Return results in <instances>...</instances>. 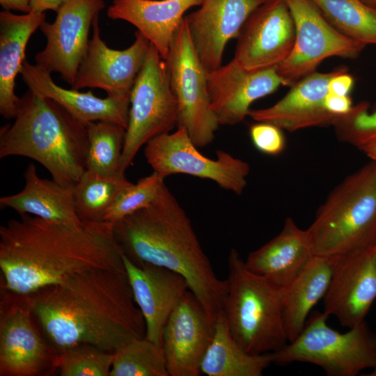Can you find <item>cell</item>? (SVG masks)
<instances>
[{"label":"cell","instance_id":"cell-1","mask_svg":"<svg viewBox=\"0 0 376 376\" xmlns=\"http://www.w3.org/2000/svg\"><path fill=\"white\" fill-rule=\"evenodd\" d=\"M24 297L57 352L89 344L114 353L146 336L125 267L85 271Z\"/></svg>","mask_w":376,"mask_h":376},{"label":"cell","instance_id":"cell-2","mask_svg":"<svg viewBox=\"0 0 376 376\" xmlns=\"http://www.w3.org/2000/svg\"><path fill=\"white\" fill-rule=\"evenodd\" d=\"M125 267L113 224L21 215L0 227L1 290L27 296L93 269Z\"/></svg>","mask_w":376,"mask_h":376},{"label":"cell","instance_id":"cell-3","mask_svg":"<svg viewBox=\"0 0 376 376\" xmlns=\"http://www.w3.org/2000/svg\"><path fill=\"white\" fill-rule=\"evenodd\" d=\"M113 233L132 262L180 274L211 316L223 310L227 279L216 275L189 217L165 183L149 206L113 223Z\"/></svg>","mask_w":376,"mask_h":376},{"label":"cell","instance_id":"cell-4","mask_svg":"<svg viewBox=\"0 0 376 376\" xmlns=\"http://www.w3.org/2000/svg\"><path fill=\"white\" fill-rule=\"evenodd\" d=\"M14 119L0 129V158H31L56 182L74 187L86 171L88 123L30 90L20 97Z\"/></svg>","mask_w":376,"mask_h":376},{"label":"cell","instance_id":"cell-5","mask_svg":"<svg viewBox=\"0 0 376 376\" xmlns=\"http://www.w3.org/2000/svg\"><path fill=\"white\" fill-rule=\"evenodd\" d=\"M306 230L316 256H343L376 244V164L370 161L337 185Z\"/></svg>","mask_w":376,"mask_h":376},{"label":"cell","instance_id":"cell-6","mask_svg":"<svg viewBox=\"0 0 376 376\" xmlns=\"http://www.w3.org/2000/svg\"><path fill=\"white\" fill-rule=\"evenodd\" d=\"M228 267L223 311L232 336L251 354L282 349L288 341L283 318V288L250 271L235 249L230 251Z\"/></svg>","mask_w":376,"mask_h":376},{"label":"cell","instance_id":"cell-7","mask_svg":"<svg viewBox=\"0 0 376 376\" xmlns=\"http://www.w3.org/2000/svg\"><path fill=\"white\" fill-rule=\"evenodd\" d=\"M329 316L311 313L299 335L272 352L273 363H313L329 376H356L376 366V333L365 321L340 333L327 324Z\"/></svg>","mask_w":376,"mask_h":376},{"label":"cell","instance_id":"cell-8","mask_svg":"<svg viewBox=\"0 0 376 376\" xmlns=\"http://www.w3.org/2000/svg\"><path fill=\"white\" fill-rule=\"evenodd\" d=\"M177 125V104L165 61L151 44L130 92L120 172L125 173L143 145Z\"/></svg>","mask_w":376,"mask_h":376},{"label":"cell","instance_id":"cell-9","mask_svg":"<svg viewBox=\"0 0 376 376\" xmlns=\"http://www.w3.org/2000/svg\"><path fill=\"white\" fill-rule=\"evenodd\" d=\"M178 109V125L196 146L212 142L219 123L211 109L208 72L198 58L184 18L164 59Z\"/></svg>","mask_w":376,"mask_h":376},{"label":"cell","instance_id":"cell-10","mask_svg":"<svg viewBox=\"0 0 376 376\" xmlns=\"http://www.w3.org/2000/svg\"><path fill=\"white\" fill-rule=\"evenodd\" d=\"M295 26V40L288 56L276 70L284 86H292L315 72L324 59L357 58L366 45L340 32L311 0H285Z\"/></svg>","mask_w":376,"mask_h":376},{"label":"cell","instance_id":"cell-11","mask_svg":"<svg viewBox=\"0 0 376 376\" xmlns=\"http://www.w3.org/2000/svg\"><path fill=\"white\" fill-rule=\"evenodd\" d=\"M185 129L159 135L146 144L144 154L153 171L166 178L187 174L211 180L221 188L240 195L247 185L249 164L226 151H216L217 159L201 153Z\"/></svg>","mask_w":376,"mask_h":376},{"label":"cell","instance_id":"cell-12","mask_svg":"<svg viewBox=\"0 0 376 376\" xmlns=\"http://www.w3.org/2000/svg\"><path fill=\"white\" fill-rule=\"evenodd\" d=\"M0 304V375L54 372L57 351L48 343L24 296L3 290Z\"/></svg>","mask_w":376,"mask_h":376},{"label":"cell","instance_id":"cell-13","mask_svg":"<svg viewBox=\"0 0 376 376\" xmlns=\"http://www.w3.org/2000/svg\"><path fill=\"white\" fill-rule=\"evenodd\" d=\"M104 0H68L56 11L52 23L40 29L46 38L42 50L35 56L36 65L49 73L57 72L70 86L87 48L89 32Z\"/></svg>","mask_w":376,"mask_h":376},{"label":"cell","instance_id":"cell-14","mask_svg":"<svg viewBox=\"0 0 376 376\" xmlns=\"http://www.w3.org/2000/svg\"><path fill=\"white\" fill-rule=\"evenodd\" d=\"M233 59L247 70L276 68L288 56L295 26L285 0H266L248 17L237 37Z\"/></svg>","mask_w":376,"mask_h":376},{"label":"cell","instance_id":"cell-15","mask_svg":"<svg viewBox=\"0 0 376 376\" xmlns=\"http://www.w3.org/2000/svg\"><path fill=\"white\" fill-rule=\"evenodd\" d=\"M92 31L71 88H100L109 96L130 97L151 43L136 31L134 41L129 47L111 49L101 38L98 17Z\"/></svg>","mask_w":376,"mask_h":376},{"label":"cell","instance_id":"cell-16","mask_svg":"<svg viewBox=\"0 0 376 376\" xmlns=\"http://www.w3.org/2000/svg\"><path fill=\"white\" fill-rule=\"evenodd\" d=\"M216 318L189 290L176 305L162 332V350L169 376H199L212 338Z\"/></svg>","mask_w":376,"mask_h":376},{"label":"cell","instance_id":"cell-17","mask_svg":"<svg viewBox=\"0 0 376 376\" xmlns=\"http://www.w3.org/2000/svg\"><path fill=\"white\" fill-rule=\"evenodd\" d=\"M376 299V244L363 251L336 257L324 311L352 328L365 321Z\"/></svg>","mask_w":376,"mask_h":376},{"label":"cell","instance_id":"cell-18","mask_svg":"<svg viewBox=\"0 0 376 376\" xmlns=\"http://www.w3.org/2000/svg\"><path fill=\"white\" fill-rule=\"evenodd\" d=\"M284 82L276 68L251 71L234 59L207 74L210 107L219 125L241 123L254 101L273 93Z\"/></svg>","mask_w":376,"mask_h":376},{"label":"cell","instance_id":"cell-19","mask_svg":"<svg viewBox=\"0 0 376 376\" xmlns=\"http://www.w3.org/2000/svg\"><path fill=\"white\" fill-rule=\"evenodd\" d=\"M266 0H203L185 16L196 53L210 72L221 65L226 44L237 38L250 15Z\"/></svg>","mask_w":376,"mask_h":376},{"label":"cell","instance_id":"cell-20","mask_svg":"<svg viewBox=\"0 0 376 376\" xmlns=\"http://www.w3.org/2000/svg\"><path fill=\"white\" fill-rule=\"evenodd\" d=\"M123 260L135 302L145 320V336L162 347L164 327L189 290L187 283L180 274L167 268L148 263L136 265L123 253Z\"/></svg>","mask_w":376,"mask_h":376},{"label":"cell","instance_id":"cell-21","mask_svg":"<svg viewBox=\"0 0 376 376\" xmlns=\"http://www.w3.org/2000/svg\"><path fill=\"white\" fill-rule=\"evenodd\" d=\"M345 67L329 72H314L291 86L288 93L271 107L250 109L248 116L256 122L272 124L290 132L334 125L338 116L329 113L324 101L331 78Z\"/></svg>","mask_w":376,"mask_h":376},{"label":"cell","instance_id":"cell-22","mask_svg":"<svg viewBox=\"0 0 376 376\" xmlns=\"http://www.w3.org/2000/svg\"><path fill=\"white\" fill-rule=\"evenodd\" d=\"M20 75L29 90L56 102L83 123L107 121L125 129L127 127L130 97L107 95L102 98L95 96L91 91L81 92L64 88L54 82L51 73L26 61Z\"/></svg>","mask_w":376,"mask_h":376},{"label":"cell","instance_id":"cell-23","mask_svg":"<svg viewBox=\"0 0 376 376\" xmlns=\"http://www.w3.org/2000/svg\"><path fill=\"white\" fill-rule=\"evenodd\" d=\"M203 0H113L107 9L112 19L134 26L157 49L163 59L187 10L200 6Z\"/></svg>","mask_w":376,"mask_h":376},{"label":"cell","instance_id":"cell-24","mask_svg":"<svg viewBox=\"0 0 376 376\" xmlns=\"http://www.w3.org/2000/svg\"><path fill=\"white\" fill-rule=\"evenodd\" d=\"M315 256L306 230L288 217L281 232L259 249L250 252L246 267L284 288Z\"/></svg>","mask_w":376,"mask_h":376},{"label":"cell","instance_id":"cell-25","mask_svg":"<svg viewBox=\"0 0 376 376\" xmlns=\"http://www.w3.org/2000/svg\"><path fill=\"white\" fill-rule=\"evenodd\" d=\"M45 21V13H0V114L6 119L17 114L20 97L15 94V79L26 61L28 42Z\"/></svg>","mask_w":376,"mask_h":376},{"label":"cell","instance_id":"cell-26","mask_svg":"<svg viewBox=\"0 0 376 376\" xmlns=\"http://www.w3.org/2000/svg\"><path fill=\"white\" fill-rule=\"evenodd\" d=\"M24 186L18 193L0 198L1 209L10 208L20 216L30 214L45 220L80 225L74 207L73 187L53 179L41 178L33 163L24 172Z\"/></svg>","mask_w":376,"mask_h":376},{"label":"cell","instance_id":"cell-27","mask_svg":"<svg viewBox=\"0 0 376 376\" xmlns=\"http://www.w3.org/2000/svg\"><path fill=\"white\" fill-rule=\"evenodd\" d=\"M336 257L313 256L283 290V324L289 342L303 330L313 307L324 298L331 282Z\"/></svg>","mask_w":376,"mask_h":376},{"label":"cell","instance_id":"cell-28","mask_svg":"<svg viewBox=\"0 0 376 376\" xmlns=\"http://www.w3.org/2000/svg\"><path fill=\"white\" fill-rule=\"evenodd\" d=\"M273 363L272 352L251 354L232 336L223 310L217 315L212 338L201 364L207 376H261Z\"/></svg>","mask_w":376,"mask_h":376},{"label":"cell","instance_id":"cell-29","mask_svg":"<svg viewBox=\"0 0 376 376\" xmlns=\"http://www.w3.org/2000/svg\"><path fill=\"white\" fill-rule=\"evenodd\" d=\"M131 183L125 174L107 177L86 170L73 187L74 207L79 219L104 221L119 192Z\"/></svg>","mask_w":376,"mask_h":376},{"label":"cell","instance_id":"cell-30","mask_svg":"<svg viewBox=\"0 0 376 376\" xmlns=\"http://www.w3.org/2000/svg\"><path fill=\"white\" fill-rule=\"evenodd\" d=\"M340 32L376 46V8L362 0H311Z\"/></svg>","mask_w":376,"mask_h":376},{"label":"cell","instance_id":"cell-31","mask_svg":"<svg viewBox=\"0 0 376 376\" xmlns=\"http://www.w3.org/2000/svg\"><path fill=\"white\" fill-rule=\"evenodd\" d=\"M126 129L107 121L88 124L86 170L102 176L124 175L120 171Z\"/></svg>","mask_w":376,"mask_h":376},{"label":"cell","instance_id":"cell-32","mask_svg":"<svg viewBox=\"0 0 376 376\" xmlns=\"http://www.w3.org/2000/svg\"><path fill=\"white\" fill-rule=\"evenodd\" d=\"M109 376H169L162 347L146 336L118 349Z\"/></svg>","mask_w":376,"mask_h":376},{"label":"cell","instance_id":"cell-33","mask_svg":"<svg viewBox=\"0 0 376 376\" xmlns=\"http://www.w3.org/2000/svg\"><path fill=\"white\" fill-rule=\"evenodd\" d=\"M113 354L79 344L57 352L54 370L61 376H109Z\"/></svg>","mask_w":376,"mask_h":376},{"label":"cell","instance_id":"cell-34","mask_svg":"<svg viewBox=\"0 0 376 376\" xmlns=\"http://www.w3.org/2000/svg\"><path fill=\"white\" fill-rule=\"evenodd\" d=\"M164 178L153 171L123 189L107 212L104 221L115 223L139 210L149 206L164 185Z\"/></svg>","mask_w":376,"mask_h":376},{"label":"cell","instance_id":"cell-35","mask_svg":"<svg viewBox=\"0 0 376 376\" xmlns=\"http://www.w3.org/2000/svg\"><path fill=\"white\" fill-rule=\"evenodd\" d=\"M334 126L340 139L354 146L376 134V110L370 112L367 102H360L348 114L338 116Z\"/></svg>","mask_w":376,"mask_h":376},{"label":"cell","instance_id":"cell-36","mask_svg":"<svg viewBox=\"0 0 376 376\" xmlns=\"http://www.w3.org/2000/svg\"><path fill=\"white\" fill-rule=\"evenodd\" d=\"M249 134L255 148L268 155H277L285 149L282 130L267 123L258 122L251 126Z\"/></svg>","mask_w":376,"mask_h":376},{"label":"cell","instance_id":"cell-37","mask_svg":"<svg viewBox=\"0 0 376 376\" xmlns=\"http://www.w3.org/2000/svg\"><path fill=\"white\" fill-rule=\"evenodd\" d=\"M326 109L331 113L342 116L348 114L354 105L349 95L328 93L324 101Z\"/></svg>","mask_w":376,"mask_h":376},{"label":"cell","instance_id":"cell-38","mask_svg":"<svg viewBox=\"0 0 376 376\" xmlns=\"http://www.w3.org/2000/svg\"><path fill=\"white\" fill-rule=\"evenodd\" d=\"M353 85L354 79L345 68L330 80L328 86L329 93L338 95H349Z\"/></svg>","mask_w":376,"mask_h":376},{"label":"cell","instance_id":"cell-39","mask_svg":"<svg viewBox=\"0 0 376 376\" xmlns=\"http://www.w3.org/2000/svg\"><path fill=\"white\" fill-rule=\"evenodd\" d=\"M31 11L36 13H45L46 10L56 12L59 8L68 0H29Z\"/></svg>","mask_w":376,"mask_h":376},{"label":"cell","instance_id":"cell-40","mask_svg":"<svg viewBox=\"0 0 376 376\" xmlns=\"http://www.w3.org/2000/svg\"><path fill=\"white\" fill-rule=\"evenodd\" d=\"M354 146L376 164V134L358 141Z\"/></svg>","mask_w":376,"mask_h":376},{"label":"cell","instance_id":"cell-41","mask_svg":"<svg viewBox=\"0 0 376 376\" xmlns=\"http://www.w3.org/2000/svg\"><path fill=\"white\" fill-rule=\"evenodd\" d=\"M0 4L6 11L15 10L24 13L31 12L29 0H0Z\"/></svg>","mask_w":376,"mask_h":376},{"label":"cell","instance_id":"cell-42","mask_svg":"<svg viewBox=\"0 0 376 376\" xmlns=\"http://www.w3.org/2000/svg\"><path fill=\"white\" fill-rule=\"evenodd\" d=\"M369 6L376 8V0H362Z\"/></svg>","mask_w":376,"mask_h":376},{"label":"cell","instance_id":"cell-43","mask_svg":"<svg viewBox=\"0 0 376 376\" xmlns=\"http://www.w3.org/2000/svg\"><path fill=\"white\" fill-rule=\"evenodd\" d=\"M368 376H376V366L373 368V370L368 375Z\"/></svg>","mask_w":376,"mask_h":376}]
</instances>
